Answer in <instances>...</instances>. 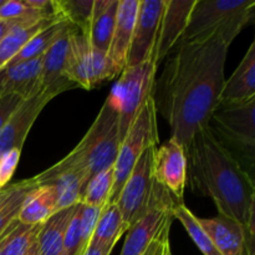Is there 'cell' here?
<instances>
[{
  "instance_id": "cell-13",
  "label": "cell",
  "mask_w": 255,
  "mask_h": 255,
  "mask_svg": "<svg viewBox=\"0 0 255 255\" xmlns=\"http://www.w3.org/2000/svg\"><path fill=\"white\" fill-rule=\"evenodd\" d=\"M154 179L166 188L178 203H183L187 184V157L184 147L177 139L169 138L157 147L153 163Z\"/></svg>"
},
{
  "instance_id": "cell-38",
  "label": "cell",
  "mask_w": 255,
  "mask_h": 255,
  "mask_svg": "<svg viewBox=\"0 0 255 255\" xmlns=\"http://www.w3.org/2000/svg\"><path fill=\"white\" fill-rule=\"evenodd\" d=\"M26 255H41L39 252V247H37V243H35L34 246L31 247V248L29 249V252H27Z\"/></svg>"
},
{
  "instance_id": "cell-37",
  "label": "cell",
  "mask_w": 255,
  "mask_h": 255,
  "mask_svg": "<svg viewBox=\"0 0 255 255\" xmlns=\"http://www.w3.org/2000/svg\"><path fill=\"white\" fill-rule=\"evenodd\" d=\"M29 12H27V14H29ZM26 15H24V16L19 17V19H14V20H0V42H1V40L6 36L7 32H9L10 30L15 26V25L19 24V22L21 21V20L24 19Z\"/></svg>"
},
{
  "instance_id": "cell-26",
  "label": "cell",
  "mask_w": 255,
  "mask_h": 255,
  "mask_svg": "<svg viewBox=\"0 0 255 255\" xmlns=\"http://www.w3.org/2000/svg\"><path fill=\"white\" fill-rule=\"evenodd\" d=\"M71 24L66 20H60V21L54 22L50 26L45 27L44 30L39 31L30 39V41L22 47L21 51L9 64H16V62L27 61V60L35 59V57L42 56L57 41V39L64 34L65 30Z\"/></svg>"
},
{
  "instance_id": "cell-21",
  "label": "cell",
  "mask_w": 255,
  "mask_h": 255,
  "mask_svg": "<svg viewBox=\"0 0 255 255\" xmlns=\"http://www.w3.org/2000/svg\"><path fill=\"white\" fill-rule=\"evenodd\" d=\"M57 212V193L54 184L37 186L25 197L17 221L25 226L42 224Z\"/></svg>"
},
{
  "instance_id": "cell-23",
  "label": "cell",
  "mask_w": 255,
  "mask_h": 255,
  "mask_svg": "<svg viewBox=\"0 0 255 255\" xmlns=\"http://www.w3.org/2000/svg\"><path fill=\"white\" fill-rule=\"evenodd\" d=\"M36 187L32 178L6 187V192L0 201V238L16 223L25 197Z\"/></svg>"
},
{
  "instance_id": "cell-33",
  "label": "cell",
  "mask_w": 255,
  "mask_h": 255,
  "mask_svg": "<svg viewBox=\"0 0 255 255\" xmlns=\"http://www.w3.org/2000/svg\"><path fill=\"white\" fill-rule=\"evenodd\" d=\"M24 100L15 94L0 95V131L4 128L5 125L14 115V112L19 109Z\"/></svg>"
},
{
  "instance_id": "cell-1",
  "label": "cell",
  "mask_w": 255,
  "mask_h": 255,
  "mask_svg": "<svg viewBox=\"0 0 255 255\" xmlns=\"http://www.w3.org/2000/svg\"><path fill=\"white\" fill-rule=\"evenodd\" d=\"M227 54L228 46L216 39L176 45L154 81L156 112L168 122L171 137L184 148L208 126L221 101Z\"/></svg>"
},
{
  "instance_id": "cell-35",
  "label": "cell",
  "mask_w": 255,
  "mask_h": 255,
  "mask_svg": "<svg viewBox=\"0 0 255 255\" xmlns=\"http://www.w3.org/2000/svg\"><path fill=\"white\" fill-rule=\"evenodd\" d=\"M169 227L171 224L166 226L163 228V231L159 233V236L157 237L153 241V243L148 247V249L146 251V253L143 255H162L163 254L164 247L168 243V234H169Z\"/></svg>"
},
{
  "instance_id": "cell-39",
  "label": "cell",
  "mask_w": 255,
  "mask_h": 255,
  "mask_svg": "<svg viewBox=\"0 0 255 255\" xmlns=\"http://www.w3.org/2000/svg\"><path fill=\"white\" fill-rule=\"evenodd\" d=\"M162 255H172V253H171V248H169V242L166 244V247H164L163 254H162Z\"/></svg>"
},
{
  "instance_id": "cell-2",
  "label": "cell",
  "mask_w": 255,
  "mask_h": 255,
  "mask_svg": "<svg viewBox=\"0 0 255 255\" xmlns=\"http://www.w3.org/2000/svg\"><path fill=\"white\" fill-rule=\"evenodd\" d=\"M184 152L192 191L209 197L219 216L247 226L255 212L253 178L217 141L208 126L194 134Z\"/></svg>"
},
{
  "instance_id": "cell-17",
  "label": "cell",
  "mask_w": 255,
  "mask_h": 255,
  "mask_svg": "<svg viewBox=\"0 0 255 255\" xmlns=\"http://www.w3.org/2000/svg\"><path fill=\"white\" fill-rule=\"evenodd\" d=\"M65 20L59 14L31 10L19 24L15 25L0 42V70L6 66L30 41L34 35L54 22Z\"/></svg>"
},
{
  "instance_id": "cell-8",
  "label": "cell",
  "mask_w": 255,
  "mask_h": 255,
  "mask_svg": "<svg viewBox=\"0 0 255 255\" xmlns=\"http://www.w3.org/2000/svg\"><path fill=\"white\" fill-rule=\"evenodd\" d=\"M157 147L158 144L152 143L142 152L117 198L116 204L128 228L141 219L153 204L157 187L153 163Z\"/></svg>"
},
{
  "instance_id": "cell-18",
  "label": "cell",
  "mask_w": 255,
  "mask_h": 255,
  "mask_svg": "<svg viewBox=\"0 0 255 255\" xmlns=\"http://www.w3.org/2000/svg\"><path fill=\"white\" fill-rule=\"evenodd\" d=\"M198 222L221 255H248L244 227L238 222L219 214L216 218H198Z\"/></svg>"
},
{
  "instance_id": "cell-31",
  "label": "cell",
  "mask_w": 255,
  "mask_h": 255,
  "mask_svg": "<svg viewBox=\"0 0 255 255\" xmlns=\"http://www.w3.org/2000/svg\"><path fill=\"white\" fill-rule=\"evenodd\" d=\"M41 224L25 226L17 222L5 236L4 255H26L29 249L36 243Z\"/></svg>"
},
{
  "instance_id": "cell-14",
  "label": "cell",
  "mask_w": 255,
  "mask_h": 255,
  "mask_svg": "<svg viewBox=\"0 0 255 255\" xmlns=\"http://www.w3.org/2000/svg\"><path fill=\"white\" fill-rule=\"evenodd\" d=\"M196 0H164L152 61L157 67L178 44L191 16Z\"/></svg>"
},
{
  "instance_id": "cell-20",
  "label": "cell",
  "mask_w": 255,
  "mask_h": 255,
  "mask_svg": "<svg viewBox=\"0 0 255 255\" xmlns=\"http://www.w3.org/2000/svg\"><path fill=\"white\" fill-rule=\"evenodd\" d=\"M255 99V41L247 50L243 60L224 82L221 101L242 102Z\"/></svg>"
},
{
  "instance_id": "cell-34",
  "label": "cell",
  "mask_w": 255,
  "mask_h": 255,
  "mask_svg": "<svg viewBox=\"0 0 255 255\" xmlns=\"http://www.w3.org/2000/svg\"><path fill=\"white\" fill-rule=\"evenodd\" d=\"M21 0H5L0 6V20H14L31 11Z\"/></svg>"
},
{
  "instance_id": "cell-11",
  "label": "cell",
  "mask_w": 255,
  "mask_h": 255,
  "mask_svg": "<svg viewBox=\"0 0 255 255\" xmlns=\"http://www.w3.org/2000/svg\"><path fill=\"white\" fill-rule=\"evenodd\" d=\"M178 202L157 183L151 209L127 229L126 241L120 255H143L163 228L172 223L173 207Z\"/></svg>"
},
{
  "instance_id": "cell-25",
  "label": "cell",
  "mask_w": 255,
  "mask_h": 255,
  "mask_svg": "<svg viewBox=\"0 0 255 255\" xmlns=\"http://www.w3.org/2000/svg\"><path fill=\"white\" fill-rule=\"evenodd\" d=\"M127 229L128 227L125 224L117 204L107 203L101 209L99 221L90 242L114 248L115 244L124 236L125 232H127Z\"/></svg>"
},
{
  "instance_id": "cell-28",
  "label": "cell",
  "mask_w": 255,
  "mask_h": 255,
  "mask_svg": "<svg viewBox=\"0 0 255 255\" xmlns=\"http://www.w3.org/2000/svg\"><path fill=\"white\" fill-rule=\"evenodd\" d=\"M172 214H173V218L181 222L182 226L184 227L187 233L192 238V241L198 247L203 255H221L214 247L213 242L208 237V234L204 232V229L199 224L198 217L194 216L183 203H177L173 207Z\"/></svg>"
},
{
  "instance_id": "cell-42",
  "label": "cell",
  "mask_w": 255,
  "mask_h": 255,
  "mask_svg": "<svg viewBox=\"0 0 255 255\" xmlns=\"http://www.w3.org/2000/svg\"><path fill=\"white\" fill-rule=\"evenodd\" d=\"M1 189H2V187H1V186H0V191H1Z\"/></svg>"
},
{
  "instance_id": "cell-29",
  "label": "cell",
  "mask_w": 255,
  "mask_h": 255,
  "mask_svg": "<svg viewBox=\"0 0 255 255\" xmlns=\"http://www.w3.org/2000/svg\"><path fill=\"white\" fill-rule=\"evenodd\" d=\"M84 183L85 172L81 171L66 172L52 182L57 193V211L81 203Z\"/></svg>"
},
{
  "instance_id": "cell-15",
  "label": "cell",
  "mask_w": 255,
  "mask_h": 255,
  "mask_svg": "<svg viewBox=\"0 0 255 255\" xmlns=\"http://www.w3.org/2000/svg\"><path fill=\"white\" fill-rule=\"evenodd\" d=\"M139 0H120L116 25L111 44L106 55L110 77L115 79L126 67L134 22L138 12Z\"/></svg>"
},
{
  "instance_id": "cell-30",
  "label": "cell",
  "mask_w": 255,
  "mask_h": 255,
  "mask_svg": "<svg viewBox=\"0 0 255 255\" xmlns=\"http://www.w3.org/2000/svg\"><path fill=\"white\" fill-rule=\"evenodd\" d=\"M114 177V167H110V168L97 173L87 183L84 194H82L81 203L86 204V206L104 208L109 203L110 196H111Z\"/></svg>"
},
{
  "instance_id": "cell-36",
  "label": "cell",
  "mask_w": 255,
  "mask_h": 255,
  "mask_svg": "<svg viewBox=\"0 0 255 255\" xmlns=\"http://www.w3.org/2000/svg\"><path fill=\"white\" fill-rule=\"evenodd\" d=\"M112 249L114 248H110V247L106 246H100V244L94 243V242H90L84 255H110Z\"/></svg>"
},
{
  "instance_id": "cell-32",
  "label": "cell",
  "mask_w": 255,
  "mask_h": 255,
  "mask_svg": "<svg viewBox=\"0 0 255 255\" xmlns=\"http://www.w3.org/2000/svg\"><path fill=\"white\" fill-rule=\"evenodd\" d=\"M20 154H21V151L19 149H11L4 156L0 157V186L2 188L6 187L11 179L17 163H19Z\"/></svg>"
},
{
  "instance_id": "cell-12",
  "label": "cell",
  "mask_w": 255,
  "mask_h": 255,
  "mask_svg": "<svg viewBox=\"0 0 255 255\" xmlns=\"http://www.w3.org/2000/svg\"><path fill=\"white\" fill-rule=\"evenodd\" d=\"M163 7L164 0H139L125 69H131L152 60Z\"/></svg>"
},
{
  "instance_id": "cell-24",
  "label": "cell",
  "mask_w": 255,
  "mask_h": 255,
  "mask_svg": "<svg viewBox=\"0 0 255 255\" xmlns=\"http://www.w3.org/2000/svg\"><path fill=\"white\" fill-rule=\"evenodd\" d=\"M74 30L77 29L74 25H70L57 41L42 55V89L65 79V61L69 52L70 35Z\"/></svg>"
},
{
  "instance_id": "cell-22",
  "label": "cell",
  "mask_w": 255,
  "mask_h": 255,
  "mask_svg": "<svg viewBox=\"0 0 255 255\" xmlns=\"http://www.w3.org/2000/svg\"><path fill=\"white\" fill-rule=\"evenodd\" d=\"M77 206H72L70 208L57 211L44 222L40 227L37 234V247L41 255H60L62 252V243H64L65 234L67 227L71 222L72 216L76 212Z\"/></svg>"
},
{
  "instance_id": "cell-5",
  "label": "cell",
  "mask_w": 255,
  "mask_h": 255,
  "mask_svg": "<svg viewBox=\"0 0 255 255\" xmlns=\"http://www.w3.org/2000/svg\"><path fill=\"white\" fill-rule=\"evenodd\" d=\"M255 99L242 102L219 101L208 122L217 141L252 176L255 159Z\"/></svg>"
},
{
  "instance_id": "cell-10",
  "label": "cell",
  "mask_w": 255,
  "mask_h": 255,
  "mask_svg": "<svg viewBox=\"0 0 255 255\" xmlns=\"http://www.w3.org/2000/svg\"><path fill=\"white\" fill-rule=\"evenodd\" d=\"M64 76L76 86L86 90L111 80L106 55L92 49L86 35L79 30H74L70 35Z\"/></svg>"
},
{
  "instance_id": "cell-6",
  "label": "cell",
  "mask_w": 255,
  "mask_h": 255,
  "mask_svg": "<svg viewBox=\"0 0 255 255\" xmlns=\"http://www.w3.org/2000/svg\"><path fill=\"white\" fill-rule=\"evenodd\" d=\"M156 114L154 102L151 95L144 102L142 109L139 110L131 128L128 129L126 137L120 144V151L114 166L115 177L111 196L109 199L110 204H116L117 198H119L129 173L141 157L142 152L149 144H158Z\"/></svg>"
},
{
  "instance_id": "cell-41",
  "label": "cell",
  "mask_w": 255,
  "mask_h": 255,
  "mask_svg": "<svg viewBox=\"0 0 255 255\" xmlns=\"http://www.w3.org/2000/svg\"><path fill=\"white\" fill-rule=\"evenodd\" d=\"M4 1H5V0H0V6H1V5L4 4Z\"/></svg>"
},
{
  "instance_id": "cell-4",
  "label": "cell",
  "mask_w": 255,
  "mask_h": 255,
  "mask_svg": "<svg viewBox=\"0 0 255 255\" xmlns=\"http://www.w3.org/2000/svg\"><path fill=\"white\" fill-rule=\"evenodd\" d=\"M254 0H196L178 44L219 40L231 46L254 19Z\"/></svg>"
},
{
  "instance_id": "cell-7",
  "label": "cell",
  "mask_w": 255,
  "mask_h": 255,
  "mask_svg": "<svg viewBox=\"0 0 255 255\" xmlns=\"http://www.w3.org/2000/svg\"><path fill=\"white\" fill-rule=\"evenodd\" d=\"M157 66L152 60L125 69L109 97L119 111V136L124 141L139 110L152 95Z\"/></svg>"
},
{
  "instance_id": "cell-3",
  "label": "cell",
  "mask_w": 255,
  "mask_h": 255,
  "mask_svg": "<svg viewBox=\"0 0 255 255\" xmlns=\"http://www.w3.org/2000/svg\"><path fill=\"white\" fill-rule=\"evenodd\" d=\"M120 144L119 111L111 99L107 97L96 120L81 142L59 163L32 177V179L37 186H44L51 184L60 174L81 171L85 172V191L87 183L97 173L115 166Z\"/></svg>"
},
{
  "instance_id": "cell-9",
  "label": "cell",
  "mask_w": 255,
  "mask_h": 255,
  "mask_svg": "<svg viewBox=\"0 0 255 255\" xmlns=\"http://www.w3.org/2000/svg\"><path fill=\"white\" fill-rule=\"evenodd\" d=\"M76 87V85L65 77L54 82L50 86L44 87L41 91L30 99L24 100L19 109L14 112L4 128L0 131V157L11 149L21 151L24 142L31 129L32 125L39 117L45 106L61 92Z\"/></svg>"
},
{
  "instance_id": "cell-40",
  "label": "cell",
  "mask_w": 255,
  "mask_h": 255,
  "mask_svg": "<svg viewBox=\"0 0 255 255\" xmlns=\"http://www.w3.org/2000/svg\"><path fill=\"white\" fill-rule=\"evenodd\" d=\"M6 187H4V188H2L1 191H0V201H1V198H2V197H4V194H5V192H6Z\"/></svg>"
},
{
  "instance_id": "cell-27",
  "label": "cell",
  "mask_w": 255,
  "mask_h": 255,
  "mask_svg": "<svg viewBox=\"0 0 255 255\" xmlns=\"http://www.w3.org/2000/svg\"><path fill=\"white\" fill-rule=\"evenodd\" d=\"M55 14L74 25L84 35L89 34L94 0H52Z\"/></svg>"
},
{
  "instance_id": "cell-19",
  "label": "cell",
  "mask_w": 255,
  "mask_h": 255,
  "mask_svg": "<svg viewBox=\"0 0 255 255\" xmlns=\"http://www.w3.org/2000/svg\"><path fill=\"white\" fill-rule=\"evenodd\" d=\"M119 4L120 0H94L87 39L92 49L104 55H107L111 44Z\"/></svg>"
},
{
  "instance_id": "cell-16",
  "label": "cell",
  "mask_w": 255,
  "mask_h": 255,
  "mask_svg": "<svg viewBox=\"0 0 255 255\" xmlns=\"http://www.w3.org/2000/svg\"><path fill=\"white\" fill-rule=\"evenodd\" d=\"M42 90V56L9 64L0 70V95L15 94L27 100Z\"/></svg>"
}]
</instances>
